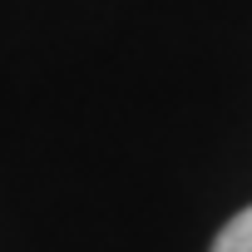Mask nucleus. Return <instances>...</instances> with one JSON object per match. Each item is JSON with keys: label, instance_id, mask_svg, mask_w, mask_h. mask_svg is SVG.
Segmentation results:
<instances>
[{"label": "nucleus", "instance_id": "obj_1", "mask_svg": "<svg viewBox=\"0 0 252 252\" xmlns=\"http://www.w3.org/2000/svg\"><path fill=\"white\" fill-rule=\"evenodd\" d=\"M213 252H252V208H242L232 222H222V232L213 237Z\"/></svg>", "mask_w": 252, "mask_h": 252}]
</instances>
